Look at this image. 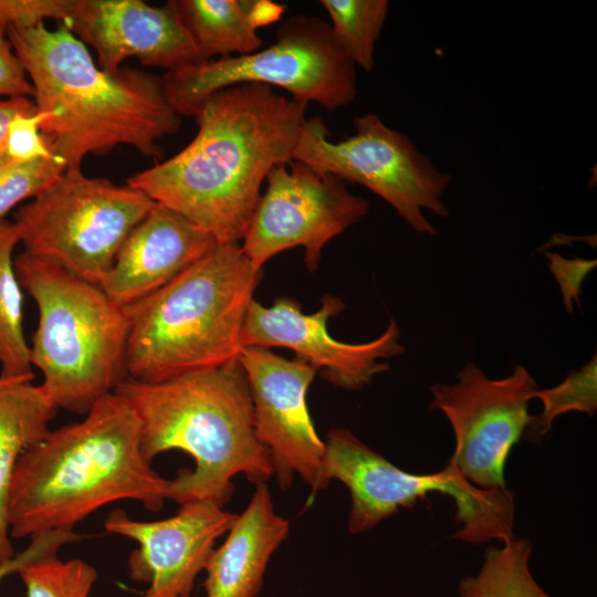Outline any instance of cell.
<instances>
[{"label": "cell", "instance_id": "cell-31", "mask_svg": "<svg viewBox=\"0 0 597 597\" xmlns=\"http://www.w3.org/2000/svg\"><path fill=\"white\" fill-rule=\"evenodd\" d=\"M34 101L28 97L0 100V167L7 164V139L9 125L18 113L35 112Z\"/></svg>", "mask_w": 597, "mask_h": 597}, {"label": "cell", "instance_id": "cell-23", "mask_svg": "<svg viewBox=\"0 0 597 597\" xmlns=\"http://www.w3.org/2000/svg\"><path fill=\"white\" fill-rule=\"evenodd\" d=\"M532 551V542L525 537L488 546L479 572L459 580V597H553L531 572Z\"/></svg>", "mask_w": 597, "mask_h": 597}, {"label": "cell", "instance_id": "cell-27", "mask_svg": "<svg viewBox=\"0 0 597 597\" xmlns=\"http://www.w3.org/2000/svg\"><path fill=\"white\" fill-rule=\"evenodd\" d=\"M52 116L50 112L35 111L18 113L12 118L7 139V164L55 157L41 133V126Z\"/></svg>", "mask_w": 597, "mask_h": 597}, {"label": "cell", "instance_id": "cell-19", "mask_svg": "<svg viewBox=\"0 0 597 597\" xmlns=\"http://www.w3.org/2000/svg\"><path fill=\"white\" fill-rule=\"evenodd\" d=\"M33 377H0V566L15 556L7 520L12 474L25 449L41 441L57 407Z\"/></svg>", "mask_w": 597, "mask_h": 597}, {"label": "cell", "instance_id": "cell-17", "mask_svg": "<svg viewBox=\"0 0 597 597\" xmlns=\"http://www.w3.org/2000/svg\"><path fill=\"white\" fill-rule=\"evenodd\" d=\"M217 244L211 233L156 202L128 234L98 285L116 304L128 306L166 285Z\"/></svg>", "mask_w": 597, "mask_h": 597}, {"label": "cell", "instance_id": "cell-2", "mask_svg": "<svg viewBox=\"0 0 597 597\" xmlns=\"http://www.w3.org/2000/svg\"><path fill=\"white\" fill-rule=\"evenodd\" d=\"M7 34L34 88L36 111L53 115L41 133L65 170L118 145L154 160L164 156L158 140L177 134L181 117L161 77L133 67L103 71L64 22L55 29L9 23Z\"/></svg>", "mask_w": 597, "mask_h": 597}, {"label": "cell", "instance_id": "cell-13", "mask_svg": "<svg viewBox=\"0 0 597 597\" xmlns=\"http://www.w3.org/2000/svg\"><path fill=\"white\" fill-rule=\"evenodd\" d=\"M250 387L256 439L268 450L281 489L295 474L313 493L325 490V442L318 437L306 401L316 369L270 348L245 346L238 357Z\"/></svg>", "mask_w": 597, "mask_h": 597}, {"label": "cell", "instance_id": "cell-3", "mask_svg": "<svg viewBox=\"0 0 597 597\" xmlns=\"http://www.w3.org/2000/svg\"><path fill=\"white\" fill-rule=\"evenodd\" d=\"M170 480L140 451V421L113 391L96 400L84 419L50 430L20 455L7 507L10 536L73 532L112 502L133 500L151 512L168 500Z\"/></svg>", "mask_w": 597, "mask_h": 597}, {"label": "cell", "instance_id": "cell-18", "mask_svg": "<svg viewBox=\"0 0 597 597\" xmlns=\"http://www.w3.org/2000/svg\"><path fill=\"white\" fill-rule=\"evenodd\" d=\"M214 548L205 567L206 597H256L268 564L290 534L266 483L255 484L250 502Z\"/></svg>", "mask_w": 597, "mask_h": 597}, {"label": "cell", "instance_id": "cell-12", "mask_svg": "<svg viewBox=\"0 0 597 597\" xmlns=\"http://www.w3.org/2000/svg\"><path fill=\"white\" fill-rule=\"evenodd\" d=\"M265 181L241 244L260 270L277 253L302 247L307 270L315 272L325 244L369 210L344 180L301 160L274 166Z\"/></svg>", "mask_w": 597, "mask_h": 597}, {"label": "cell", "instance_id": "cell-14", "mask_svg": "<svg viewBox=\"0 0 597 597\" xmlns=\"http://www.w3.org/2000/svg\"><path fill=\"white\" fill-rule=\"evenodd\" d=\"M345 308L342 298L322 297L321 308L305 314L291 297H279L270 306L252 300L242 329V346L287 347L297 359L321 370L322 377L346 390L362 389L390 366L379 359H389L405 353L400 331L395 320L377 338L362 344L334 339L327 323Z\"/></svg>", "mask_w": 597, "mask_h": 597}, {"label": "cell", "instance_id": "cell-7", "mask_svg": "<svg viewBox=\"0 0 597 597\" xmlns=\"http://www.w3.org/2000/svg\"><path fill=\"white\" fill-rule=\"evenodd\" d=\"M165 96L180 116H195L217 91L243 83L277 86L291 98L334 112L357 96L356 65L336 42L328 22L295 14L276 30L273 44L253 53L201 61L167 71Z\"/></svg>", "mask_w": 597, "mask_h": 597}, {"label": "cell", "instance_id": "cell-16", "mask_svg": "<svg viewBox=\"0 0 597 597\" xmlns=\"http://www.w3.org/2000/svg\"><path fill=\"white\" fill-rule=\"evenodd\" d=\"M64 22L97 55L98 66L115 74L136 57L167 71L201 62L174 0L150 6L142 0H74Z\"/></svg>", "mask_w": 597, "mask_h": 597}, {"label": "cell", "instance_id": "cell-26", "mask_svg": "<svg viewBox=\"0 0 597 597\" xmlns=\"http://www.w3.org/2000/svg\"><path fill=\"white\" fill-rule=\"evenodd\" d=\"M65 170L57 158H39L25 163H8L0 167V223L21 201L35 198Z\"/></svg>", "mask_w": 597, "mask_h": 597}, {"label": "cell", "instance_id": "cell-1", "mask_svg": "<svg viewBox=\"0 0 597 597\" xmlns=\"http://www.w3.org/2000/svg\"><path fill=\"white\" fill-rule=\"evenodd\" d=\"M305 104L272 86L243 83L217 91L193 116L195 138L127 185L211 233L243 239L271 169L290 161L306 121Z\"/></svg>", "mask_w": 597, "mask_h": 597}, {"label": "cell", "instance_id": "cell-15", "mask_svg": "<svg viewBox=\"0 0 597 597\" xmlns=\"http://www.w3.org/2000/svg\"><path fill=\"white\" fill-rule=\"evenodd\" d=\"M237 516L212 502L196 501L154 522L133 520L123 509H116L105 519L104 528L137 542L127 568L132 580L148 584L139 597H191L216 541L230 530Z\"/></svg>", "mask_w": 597, "mask_h": 597}, {"label": "cell", "instance_id": "cell-11", "mask_svg": "<svg viewBox=\"0 0 597 597\" xmlns=\"http://www.w3.org/2000/svg\"><path fill=\"white\" fill-rule=\"evenodd\" d=\"M455 377L453 384L430 387L429 408L443 412L454 433L448 463L475 488L505 490L506 459L531 422L528 405L537 383L521 365L492 379L472 362Z\"/></svg>", "mask_w": 597, "mask_h": 597}, {"label": "cell", "instance_id": "cell-5", "mask_svg": "<svg viewBox=\"0 0 597 597\" xmlns=\"http://www.w3.org/2000/svg\"><path fill=\"white\" fill-rule=\"evenodd\" d=\"M260 277L239 242L218 243L166 285L125 306L127 377L158 383L238 359Z\"/></svg>", "mask_w": 597, "mask_h": 597}, {"label": "cell", "instance_id": "cell-9", "mask_svg": "<svg viewBox=\"0 0 597 597\" xmlns=\"http://www.w3.org/2000/svg\"><path fill=\"white\" fill-rule=\"evenodd\" d=\"M155 203L127 184L118 186L72 168L20 207L14 222L24 252L98 285Z\"/></svg>", "mask_w": 597, "mask_h": 597}, {"label": "cell", "instance_id": "cell-24", "mask_svg": "<svg viewBox=\"0 0 597 597\" xmlns=\"http://www.w3.org/2000/svg\"><path fill=\"white\" fill-rule=\"evenodd\" d=\"M332 33L348 59L366 72L375 65V46L388 17L387 0H321Z\"/></svg>", "mask_w": 597, "mask_h": 597}, {"label": "cell", "instance_id": "cell-32", "mask_svg": "<svg viewBox=\"0 0 597 597\" xmlns=\"http://www.w3.org/2000/svg\"><path fill=\"white\" fill-rule=\"evenodd\" d=\"M9 574H13L12 561H10L8 564L0 566V582L4 576Z\"/></svg>", "mask_w": 597, "mask_h": 597}, {"label": "cell", "instance_id": "cell-4", "mask_svg": "<svg viewBox=\"0 0 597 597\" xmlns=\"http://www.w3.org/2000/svg\"><path fill=\"white\" fill-rule=\"evenodd\" d=\"M140 421L145 460L181 450L195 468L170 480L168 500L179 505L209 501L223 507L238 474L255 484L273 476L268 450L253 426V406L245 373L238 359L158 383L126 377L114 390Z\"/></svg>", "mask_w": 597, "mask_h": 597}, {"label": "cell", "instance_id": "cell-30", "mask_svg": "<svg viewBox=\"0 0 597 597\" xmlns=\"http://www.w3.org/2000/svg\"><path fill=\"white\" fill-rule=\"evenodd\" d=\"M74 0H0V15L10 23L33 24L46 19L65 21Z\"/></svg>", "mask_w": 597, "mask_h": 597}, {"label": "cell", "instance_id": "cell-21", "mask_svg": "<svg viewBox=\"0 0 597 597\" xmlns=\"http://www.w3.org/2000/svg\"><path fill=\"white\" fill-rule=\"evenodd\" d=\"M62 538L53 533L31 537L30 545L15 554L14 569L27 597H88L97 570L82 559L62 561L56 553Z\"/></svg>", "mask_w": 597, "mask_h": 597}, {"label": "cell", "instance_id": "cell-25", "mask_svg": "<svg viewBox=\"0 0 597 597\" xmlns=\"http://www.w3.org/2000/svg\"><path fill=\"white\" fill-rule=\"evenodd\" d=\"M533 399H540L543 410L533 416L523 437L527 440H538L547 434L554 420L569 411L585 412L593 417L597 410V357L578 370H570L567 377L557 386L537 389Z\"/></svg>", "mask_w": 597, "mask_h": 597}, {"label": "cell", "instance_id": "cell-10", "mask_svg": "<svg viewBox=\"0 0 597 597\" xmlns=\"http://www.w3.org/2000/svg\"><path fill=\"white\" fill-rule=\"evenodd\" d=\"M353 126V135L334 143L321 116L306 118L292 159L368 188L412 230L437 235L425 211L449 217L443 198L451 175L438 169L406 134L390 128L376 114L355 117Z\"/></svg>", "mask_w": 597, "mask_h": 597}, {"label": "cell", "instance_id": "cell-6", "mask_svg": "<svg viewBox=\"0 0 597 597\" xmlns=\"http://www.w3.org/2000/svg\"><path fill=\"white\" fill-rule=\"evenodd\" d=\"M13 264L39 312L30 357L43 375L41 386L57 408L85 415L127 377L125 308L100 285L50 261L23 251Z\"/></svg>", "mask_w": 597, "mask_h": 597}, {"label": "cell", "instance_id": "cell-28", "mask_svg": "<svg viewBox=\"0 0 597 597\" xmlns=\"http://www.w3.org/2000/svg\"><path fill=\"white\" fill-rule=\"evenodd\" d=\"M547 268L555 277L562 293L565 308L574 311V301L579 306L582 284L586 276L596 268V260L580 258L567 259L558 253L546 252Z\"/></svg>", "mask_w": 597, "mask_h": 597}, {"label": "cell", "instance_id": "cell-20", "mask_svg": "<svg viewBox=\"0 0 597 597\" xmlns=\"http://www.w3.org/2000/svg\"><path fill=\"white\" fill-rule=\"evenodd\" d=\"M201 61L244 55L262 48L256 30L281 19L270 0H174Z\"/></svg>", "mask_w": 597, "mask_h": 597}, {"label": "cell", "instance_id": "cell-22", "mask_svg": "<svg viewBox=\"0 0 597 597\" xmlns=\"http://www.w3.org/2000/svg\"><path fill=\"white\" fill-rule=\"evenodd\" d=\"M20 242L15 222L0 223V377H34L30 346L23 331V294L13 250Z\"/></svg>", "mask_w": 597, "mask_h": 597}, {"label": "cell", "instance_id": "cell-8", "mask_svg": "<svg viewBox=\"0 0 597 597\" xmlns=\"http://www.w3.org/2000/svg\"><path fill=\"white\" fill-rule=\"evenodd\" d=\"M324 474L337 480L350 495L348 531L359 534L383 520L410 509L431 492L452 498L453 538L483 544L507 543L514 535L515 500L509 490H482L469 483L450 463L428 474L404 471L345 428L333 429L325 441Z\"/></svg>", "mask_w": 597, "mask_h": 597}, {"label": "cell", "instance_id": "cell-29", "mask_svg": "<svg viewBox=\"0 0 597 597\" xmlns=\"http://www.w3.org/2000/svg\"><path fill=\"white\" fill-rule=\"evenodd\" d=\"M9 23L7 18L0 15V96L34 97L28 73L8 38Z\"/></svg>", "mask_w": 597, "mask_h": 597}]
</instances>
